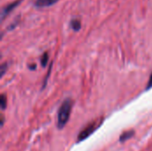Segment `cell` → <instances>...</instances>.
<instances>
[{
    "mask_svg": "<svg viewBox=\"0 0 152 151\" xmlns=\"http://www.w3.org/2000/svg\"><path fill=\"white\" fill-rule=\"evenodd\" d=\"M72 106H73V101L69 98L66 99L61 105L58 111V119H57V126L59 129H62L68 123L70 117Z\"/></svg>",
    "mask_w": 152,
    "mask_h": 151,
    "instance_id": "obj_1",
    "label": "cell"
},
{
    "mask_svg": "<svg viewBox=\"0 0 152 151\" xmlns=\"http://www.w3.org/2000/svg\"><path fill=\"white\" fill-rule=\"evenodd\" d=\"M102 120H96L92 122L91 124H89L84 130H82L79 133V135L77 136V142H82L84 140H86V138H88L95 130H97V128L101 125Z\"/></svg>",
    "mask_w": 152,
    "mask_h": 151,
    "instance_id": "obj_2",
    "label": "cell"
},
{
    "mask_svg": "<svg viewBox=\"0 0 152 151\" xmlns=\"http://www.w3.org/2000/svg\"><path fill=\"white\" fill-rule=\"evenodd\" d=\"M20 2H21V0H16V1H14V2H12V3H11V4H7V5H5L4 7H3V9H2V12H1V20H4V19L15 8V7H17L20 4Z\"/></svg>",
    "mask_w": 152,
    "mask_h": 151,
    "instance_id": "obj_3",
    "label": "cell"
},
{
    "mask_svg": "<svg viewBox=\"0 0 152 151\" xmlns=\"http://www.w3.org/2000/svg\"><path fill=\"white\" fill-rule=\"evenodd\" d=\"M59 0H34V5L37 8L49 7L56 4Z\"/></svg>",
    "mask_w": 152,
    "mask_h": 151,
    "instance_id": "obj_4",
    "label": "cell"
},
{
    "mask_svg": "<svg viewBox=\"0 0 152 151\" xmlns=\"http://www.w3.org/2000/svg\"><path fill=\"white\" fill-rule=\"evenodd\" d=\"M134 133H134V130H130V131H126V132L123 133L120 135V137H119L120 142H125L126 141L131 139V138L134 135Z\"/></svg>",
    "mask_w": 152,
    "mask_h": 151,
    "instance_id": "obj_5",
    "label": "cell"
},
{
    "mask_svg": "<svg viewBox=\"0 0 152 151\" xmlns=\"http://www.w3.org/2000/svg\"><path fill=\"white\" fill-rule=\"evenodd\" d=\"M70 27L74 31H78L81 28V22L78 19L71 20L70 21Z\"/></svg>",
    "mask_w": 152,
    "mask_h": 151,
    "instance_id": "obj_6",
    "label": "cell"
},
{
    "mask_svg": "<svg viewBox=\"0 0 152 151\" xmlns=\"http://www.w3.org/2000/svg\"><path fill=\"white\" fill-rule=\"evenodd\" d=\"M0 105H1V109L3 110L5 109L6 105H7V100H6V97H5L4 94H1V97H0Z\"/></svg>",
    "mask_w": 152,
    "mask_h": 151,
    "instance_id": "obj_7",
    "label": "cell"
},
{
    "mask_svg": "<svg viewBox=\"0 0 152 151\" xmlns=\"http://www.w3.org/2000/svg\"><path fill=\"white\" fill-rule=\"evenodd\" d=\"M47 61H48V53H45L41 58V65L43 67H45L46 64H47Z\"/></svg>",
    "mask_w": 152,
    "mask_h": 151,
    "instance_id": "obj_8",
    "label": "cell"
},
{
    "mask_svg": "<svg viewBox=\"0 0 152 151\" xmlns=\"http://www.w3.org/2000/svg\"><path fill=\"white\" fill-rule=\"evenodd\" d=\"M7 68H8L7 63H3V64L1 65V67H0V77H4V73H5L6 70H7Z\"/></svg>",
    "mask_w": 152,
    "mask_h": 151,
    "instance_id": "obj_9",
    "label": "cell"
},
{
    "mask_svg": "<svg viewBox=\"0 0 152 151\" xmlns=\"http://www.w3.org/2000/svg\"><path fill=\"white\" fill-rule=\"evenodd\" d=\"M151 88H152V73L151 75V77H150L149 82H148V84H147L146 90H149V89H151Z\"/></svg>",
    "mask_w": 152,
    "mask_h": 151,
    "instance_id": "obj_10",
    "label": "cell"
},
{
    "mask_svg": "<svg viewBox=\"0 0 152 151\" xmlns=\"http://www.w3.org/2000/svg\"><path fill=\"white\" fill-rule=\"evenodd\" d=\"M28 69H31V70H35V69H37V66H36L35 64H33V66H29V65H28Z\"/></svg>",
    "mask_w": 152,
    "mask_h": 151,
    "instance_id": "obj_11",
    "label": "cell"
}]
</instances>
